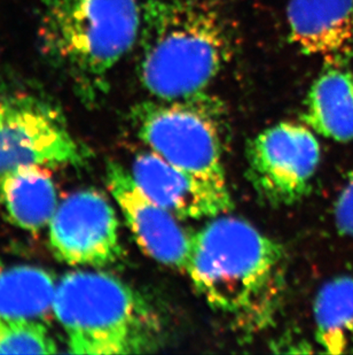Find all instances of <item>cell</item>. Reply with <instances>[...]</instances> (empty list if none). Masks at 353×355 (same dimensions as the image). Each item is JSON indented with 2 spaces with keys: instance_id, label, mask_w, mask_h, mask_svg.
I'll list each match as a JSON object with an SVG mask.
<instances>
[{
  "instance_id": "13",
  "label": "cell",
  "mask_w": 353,
  "mask_h": 355,
  "mask_svg": "<svg viewBox=\"0 0 353 355\" xmlns=\"http://www.w3.org/2000/svg\"><path fill=\"white\" fill-rule=\"evenodd\" d=\"M304 123L337 143L353 141V73L328 66L311 85L304 103Z\"/></svg>"
},
{
  "instance_id": "10",
  "label": "cell",
  "mask_w": 353,
  "mask_h": 355,
  "mask_svg": "<svg viewBox=\"0 0 353 355\" xmlns=\"http://www.w3.org/2000/svg\"><path fill=\"white\" fill-rule=\"evenodd\" d=\"M131 174L148 197L179 220L217 218L233 208L228 189L186 173L150 150L136 157Z\"/></svg>"
},
{
  "instance_id": "16",
  "label": "cell",
  "mask_w": 353,
  "mask_h": 355,
  "mask_svg": "<svg viewBox=\"0 0 353 355\" xmlns=\"http://www.w3.org/2000/svg\"><path fill=\"white\" fill-rule=\"evenodd\" d=\"M57 345L43 322L0 315V354H54Z\"/></svg>"
},
{
  "instance_id": "7",
  "label": "cell",
  "mask_w": 353,
  "mask_h": 355,
  "mask_svg": "<svg viewBox=\"0 0 353 355\" xmlns=\"http://www.w3.org/2000/svg\"><path fill=\"white\" fill-rule=\"evenodd\" d=\"M321 148L307 124L281 122L248 146V175L260 197L275 206L293 205L310 191Z\"/></svg>"
},
{
  "instance_id": "9",
  "label": "cell",
  "mask_w": 353,
  "mask_h": 355,
  "mask_svg": "<svg viewBox=\"0 0 353 355\" xmlns=\"http://www.w3.org/2000/svg\"><path fill=\"white\" fill-rule=\"evenodd\" d=\"M106 183L141 250L155 261L185 272L193 235L179 218L148 197L131 171L117 162L107 164Z\"/></svg>"
},
{
  "instance_id": "15",
  "label": "cell",
  "mask_w": 353,
  "mask_h": 355,
  "mask_svg": "<svg viewBox=\"0 0 353 355\" xmlns=\"http://www.w3.org/2000/svg\"><path fill=\"white\" fill-rule=\"evenodd\" d=\"M316 340L323 352H347L353 339V277L337 276L323 285L314 302Z\"/></svg>"
},
{
  "instance_id": "4",
  "label": "cell",
  "mask_w": 353,
  "mask_h": 355,
  "mask_svg": "<svg viewBox=\"0 0 353 355\" xmlns=\"http://www.w3.org/2000/svg\"><path fill=\"white\" fill-rule=\"evenodd\" d=\"M40 40L48 60L87 99L139 37L137 0H39Z\"/></svg>"
},
{
  "instance_id": "3",
  "label": "cell",
  "mask_w": 353,
  "mask_h": 355,
  "mask_svg": "<svg viewBox=\"0 0 353 355\" xmlns=\"http://www.w3.org/2000/svg\"><path fill=\"white\" fill-rule=\"evenodd\" d=\"M53 315L73 354H141L162 344L160 316L141 292L116 276L77 270L61 278Z\"/></svg>"
},
{
  "instance_id": "5",
  "label": "cell",
  "mask_w": 353,
  "mask_h": 355,
  "mask_svg": "<svg viewBox=\"0 0 353 355\" xmlns=\"http://www.w3.org/2000/svg\"><path fill=\"white\" fill-rule=\"evenodd\" d=\"M221 105L204 92L190 97L145 101L134 124L150 151L203 181L228 189L220 141Z\"/></svg>"
},
{
  "instance_id": "1",
  "label": "cell",
  "mask_w": 353,
  "mask_h": 355,
  "mask_svg": "<svg viewBox=\"0 0 353 355\" xmlns=\"http://www.w3.org/2000/svg\"><path fill=\"white\" fill-rule=\"evenodd\" d=\"M287 255L242 218L219 215L192 237L185 272L197 293L241 330L267 328L286 288Z\"/></svg>"
},
{
  "instance_id": "11",
  "label": "cell",
  "mask_w": 353,
  "mask_h": 355,
  "mask_svg": "<svg viewBox=\"0 0 353 355\" xmlns=\"http://www.w3.org/2000/svg\"><path fill=\"white\" fill-rule=\"evenodd\" d=\"M289 40L327 66H343L353 53V0H290Z\"/></svg>"
},
{
  "instance_id": "2",
  "label": "cell",
  "mask_w": 353,
  "mask_h": 355,
  "mask_svg": "<svg viewBox=\"0 0 353 355\" xmlns=\"http://www.w3.org/2000/svg\"><path fill=\"white\" fill-rule=\"evenodd\" d=\"M138 42L141 84L163 101L204 92L235 52L232 24L208 0H148Z\"/></svg>"
},
{
  "instance_id": "14",
  "label": "cell",
  "mask_w": 353,
  "mask_h": 355,
  "mask_svg": "<svg viewBox=\"0 0 353 355\" xmlns=\"http://www.w3.org/2000/svg\"><path fill=\"white\" fill-rule=\"evenodd\" d=\"M57 284L38 267L0 265V315L40 321L53 314Z\"/></svg>"
},
{
  "instance_id": "12",
  "label": "cell",
  "mask_w": 353,
  "mask_h": 355,
  "mask_svg": "<svg viewBox=\"0 0 353 355\" xmlns=\"http://www.w3.org/2000/svg\"><path fill=\"white\" fill-rule=\"evenodd\" d=\"M59 204L48 167L24 164L0 178V205L19 228L39 232L50 225Z\"/></svg>"
},
{
  "instance_id": "8",
  "label": "cell",
  "mask_w": 353,
  "mask_h": 355,
  "mask_svg": "<svg viewBox=\"0 0 353 355\" xmlns=\"http://www.w3.org/2000/svg\"><path fill=\"white\" fill-rule=\"evenodd\" d=\"M48 230L53 254L69 266L101 268L123 253L116 211L97 190H80L66 198Z\"/></svg>"
},
{
  "instance_id": "17",
  "label": "cell",
  "mask_w": 353,
  "mask_h": 355,
  "mask_svg": "<svg viewBox=\"0 0 353 355\" xmlns=\"http://www.w3.org/2000/svg\"><path fill=\"white\" fill-rule=\"evenodd\" d=\"M335 223L341 235L353 238V171L337 198Z\"/></svg>"
},
{
  "instance_id": "6",
  "label": "cell",
  "mask_w": 353,
  "mask_h": 355,
  "mask_svg": "<svg viewBox=\"0 0 353 355\" xmlns=\"http://www.w3.org/2000/svg\"><path fill=\"white\" fill-rule=\"evenodd\" d=\"M85 151L60 112L36 94L0 92V178L24 164H80Z\"/></svg>"
}]
</instances>
